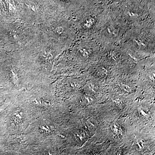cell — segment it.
<instances>
[{"mask_svg": "<svg viewBox=\"0 0 155 155\" xmlns=\"http://www.w3.org/2000/svg\"><path fill=\"white\" fill-rule=\"evenodd\" d=\"M121 18L115 15L105 16L98 34L99 38L103 41L113 43L119 40L124 34L126 25Z\"/></svg>", "mask_w": 155, "mask_h": 155, "instance_id": "6da1fadb", "label": "cell"}, {"mask_svg": "<svg viewBox=\"0 0 155 155\" xmlns=\"http://www.w3.org/2000/svg\"><path fill=\"white\" fill-rule=\"evenodd\" d=\"M63 1H69V0H63Z\"/></svg>", "mask_w": 155, "mask_h": 155, "instance_id": "7a4b0ae2", "label": "cell"}]
</instances>
